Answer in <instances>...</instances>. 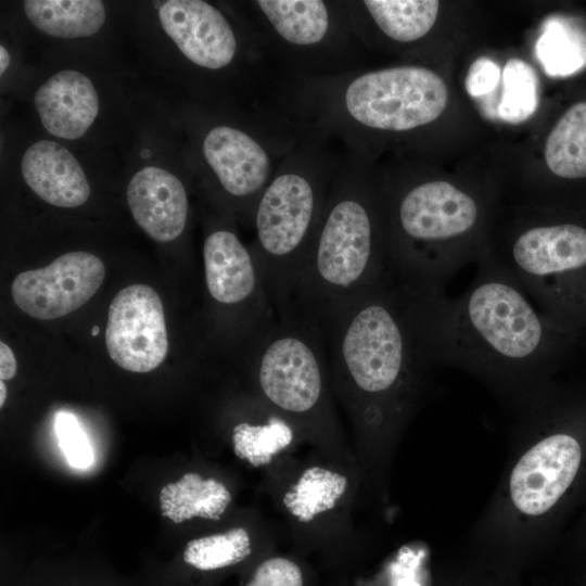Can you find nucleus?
Here are the masks:
<instances>
[{
	"label": "nucleus",
	"instance_id": "obj_2",
	"mask_svg": "<svg viewBox=\"0 0 586 586\" xmlns=\"http://www.w3.org/2000/svg\"><path fill=\"white\" fill-rule=\"evenodd\" d=\"M562 335L487 251L469 289L447 298L442 360L494 375L538 374L560 355Z\"/></svg>",
	"mask_w": 586,
	"mask_h": 586
},
{
	"label": "nucleus",
	"instance_id": "obj_7",
	"mask_svg": "<svg viewBox=\"0 0 586 586\" xmlns=\"http://www.w3.org/2000/svg\"><path fill=\"white\" fill-rule=\"evenodd\" d=\"M302 131L295 120L271 114L211 123L202 130L200 155L218 190L252 221L259 198Z\"/></svg>",
	"mask_w": 586,
	"mask_h": 586
},
{
	"label": "nucleus",
	"instance_id": "obj_28",
	"mask_svg": "<svg viewBox=\"0 0 586 586\" xmlns=\"http://www.w3.org/2000/svg\"><path fill=\"white\" fill-rule=\"evenodd\" d=\"M501 78L499 66L488 58L475 60L466 77L467 92L473 98L492 92Z\"/></svg>",
	"mask_w": 586,
	"mask_h": 586
},
{
	"label": "nucleus",
	"instance_id": "obj_29",
	"mask_svg": "<svg viewBox=\"0 0 586 586\" xmlns=\"http://www.w3.org/2000/svg\"><path fill=\"white\" fill-rule=\"evenodd\" d=\"M16 359L12 349L0 342V379L2 381L12 379L16 373Z\"/></svg>",
	"mask_w": 586,
	"mask_h": 586
},
{
	"label": "nucleus",
	"instance_id": "obj_17",
	"mask_svg": "<svg viewBox=\"0 0 586 586\" xmlns=\"http://www.w3.org/2000/svg\"><path fill=\"white\" fill-rule=\"evenodd\" d=\"M345 4L356 30L371 27L403 44L424 38L440 10L437 0H345Z\"/></svg>",
	"mask_w": 586,
	"mask_h": 586
},
{
	"label": "nucleus",
	"instance_id": "obj_4",
	"mask_svg": "<svg viewBox=\"0 0 586 586\" xmlns=\"http://www.w3.org/2000/svg\"><path fill=\"white\" fill-rule=\"evenodd\" d=\"M391 268L399 281L444 291L472 257L485 254L470 235L480 221L475 199L445 180H426L387 193Z\"/></svg>",
	"mask_w": 586,
	"mask_h": 586
},
{
	"label": "nucleus",
	"instance_id": "obj_1",
	"mask_svg": "<svg viewBox=\"0 0 586 586\" xmlns=\"http://www.w3.org/2000/svg\"><path fill=\"white\" fill-rule=\"evenodd\" d=\"M371 169L370 154L344 148L297 276L293 314L315 319L392 275L386 192Z\"/></svg>",
	"mask_w": 586,
	"mask_h": 586
},
{
	"label": "nucleus",
	"instance_id": "obj_26",
	"mask_svg": "<svg viewBox=\"0 0 586 586\" xmlns=\"http://www.w3.org/2000/svg\"><path fill=\"white\" fill-rule=\"evenodd\" d=\"M54 428L59 446L67 462L77 469L91 466L93 451L76 417L69 412H59Z\"/></svg>",
	"mask_w": 586,
	"mask_h": 586
},
{
	"label": "nucleus",
	"instance_id": "obj_5",
	"mask_svg": "<svg viewBox=\"0 0 586 586\" xmlns=\"http://www.w3.org/2000/svg\"><path fill=\"white\" fill-rule=\"evenodd\" d=\"M245 23L291 84L360 69L365 44L345 0H254Z\"/></svg>",
	"mask_w": 586,
	"mask_h": 586
},
{
	"label": "nucleus",
	"instance_id": "obj_9",
	"mask_svg": "<svg viewBox=\"0 0 586 586\" xmlns=\"http://www.w3.org/2000/svg\"><path fill=\"white\" fill-rule=\"evenodd\" d=\"M157 15L163 30L179 52L205 73L222 75L225 71L239 66L282 76L253 30L243 38L225 13L207 1H164Z\"/></svg>",
	"mask_w": 586,
	"mask_h": 586
},
{
	"label": "nucleus",
	"instance_id": "obj_27",
	"mask_svg": "<svg viewBox=\"0 0 586 586\" xmlns=\"http://www.w3.org/2000/svg\"><path fill=\"white\" fill-rule=\"evenodd\" d=\"M301 568L286 558L276 557L263 561L246 586H303Z\"/></svg>",
	"mask_w": 586,
	"mask_h": 586
},
{
	"label": "nucleus",
	"instance_id": "obj_23",
	"mask_svg": "<svg viewBox=\"0 0 586 586\" xmlns=\"http://www.w3.org/2000/svg\"><path fill=\"white\" fill-rule=\"evenodd\" d=\"M251 552L249 533L235 527L190 540L184 548L183 560L200 571H215L242 562Z\"/></svg>",
	"mask_w": 586,
	"mask_h": 586
},
{
	"label": "nucleus",
	"instance_id": "obj_3",
	"mask_svg": "<svg viewBox=\"0 0 586 586\" xmlns=\"http://www.w3.org/2000/svg\"><path fill=\"white\" fill-rule=\"evenodd\" d=\"M302 136L259 198L253 253L278 318L293 315L298 272L313 245L330 186L342 163L337 141L302 127Z\"/></svg>",
	"mask_w": 586,
	"mask_h": 586
},
{
	"label": "nucleus",
	"instance_id": "obj_6",
	"mask_svg": "<svg viewBox=\"0 0 586 586\" xmlns=\"http://www.w3.org/2000/svg\"><path fill=\"white\" fill-rule=\"evenodd\" d=\"M542 314L565 331L586 316V228L572 222L533 225L494 253Z\"/></svg>",
	"mask_w": 586,
	"mask_h": 586
},
{
	"label": "nucleus",
	"instance_id": "obj_25",
	"mask_svg": "<svg viewBox=\"0 0 586 586\" xmlns=\"http://www.w3.org/2000/svg\"><path fill=\"white\" fill-rule=\"evenodd\" d=\"M536 54L549 75H565L581 66L579 49L557 23H549L536 43Z\"/></svg>",
	"mask_w": 586,
	"mask_h": 586
},
{
	"label": "nucleus",
	"instance_id": "obj_31",
	"mask_svg": "<svg viewBox=\"0 0 586 586\" xmlns=\"http://www.w3.org/2000/svg\"><path fill=\"white\" fill-rule=\"evenodd\" d=\"M0 407H2L7 398V387L4 385V381L2 380H0Z\"/></svg>",
	"mask_w": 586,
	"mask_h": 586
},
{
	"label": "nucleus",
	"instance_id": "obj_20",
	"mask_svg": "<svg viewBox=\"0 0 586 586\" xmlns=\"http://www.w3.org/2000/svg\"><path fill=\"white\" fill-rule=\"evenodd\" d=\"M545 161L561 178L586 177V101L571 106L551 129L545 143Z\"/></svg>",
	"mask_w": 586,
	"mask_h": 586
},
{
	"label": "nucleus",
	"instance_id": "obj_15",
	"mask_svg": "<svg viewBox=\"0 0 586 586\" xmlns=\"http://www.w3.org/2000/svg\"><path fill=\"white\" fill-rule=\"evenodd\" d=\"M34 102L44 129L65 140L82 137L100 109L93 82L76 69H63L49 77L37 89Z\"/></svg>",
	"mask_w": 586,
	"mask_h": 586
},
{
	"label": "nucleus",
	"instance_id": "obj_11",
	"mask_svg": "<svg viewBox=\"0 0 586 586\" xmlns=\"http://www.w3.org/2000/svg\"><path fill=\"white\" fill-rule=\"evenodd\" d=\"M105 345L111 359L131 372H149L164 361L167 328L154 289L138 283L117 292L109 308Z\"/></svg>",
	"mask_w": 586,
	"mask_h": 586
},
{
	"label": "nucleus",
	"instance_id": "obj_16",
	"mask_svg": "<svg viewBox=\"0 0 586 586\" xmlns=\"http://www.w3.org/2000/svg\"><path fill=\"white\" fill-rule=\"evenodd\" d=\"M21 173L35 194L58 207L80 206L91 194L79 162L55 141L39 140L29 145L21 160Z\"/></svg>",
	"mask_w": 586,
	"mask_h": 586
},
{
	"label": "nucleus",
	"instance_id": "obj_10",
	"mask_svg": "<svg viewBox=\"0 0 586 586\" xmlns=\"http://www.w3.org/2000/svg\"><path fill=\"white\" fill-rule=\"evenodd\" d=\"M207 293L221 308L241 313L254 341L276 320L259 266L230 228L213 229L203 243Z\"/></svg>",
	"mask_w": 586,
	"mask_h": 586
},
{
	"label": "nucleus",
	"instance_id": "obj_22",
	"mask_svg": "<svg viewBox=\"0 0 586 586\" xmlns=\"http://www.w3.org/2000/svg\"><path fill=\"white\" fill-rule=\"evenodd\" d=\"M292 440V426L283 417L276 415L270 416L265 423L242 422L232 430L235 455L254 467L268 464Z\"/></svg>",
	"mask_w": 586,
	"mask_h": 586
},
{
	"label": "nucleus",
	"instance_id": "obj_24",
	"mask_svg": "<svg viewBox=\"0 0 586 586\" xmlns=\"http://www.w3.org/2000/svg\"><path fill=\"white\" fill-rule=\"evenodd\" d=\"M502 93L497 105V116L518 124L527 119L538 105V79L535 71L523 60L507 61L502 74Z\"/></svg>",
	"mask_w": 586,
	"mask_h": 586
},
{
	"label": "nucleus",
	"instance_id": "obj_19",
	"mask_svg": "<svg viewBox=\"0 0 586 586\" xmlns=\"http://www.w3.org/2000/svg\"><path fill=\"white\" fill-rule=\"evenodd\" d=\"M231 500L227 487L215 479L187 473L178 482L166 484L160 493L162 515L175 523L194 517L219 520Z\"/></svg>",
	"mask_w": 586,
	"mask_h": 586
},
{
	"label": "nucleus",
	"instance_id": "obj_12",
	"mask_svg": "<svg viewBox=\"0 0 586 586\" xmlns=\"http://www.w3.org/2000/svg\"><path fill=\"white\" fill-rule=\"evenodd\" d=\"M105 277L102 260L88 252L75 251L56 257L50 265L21 272L11 291L15 305L27 315L49 320L63 317L86 304Z\"/></svg>",
	"mask_w": 586,
	"mask_h": 586
},
{
	"label": "nucleus",
	"instance_id": "obj_21",
	"mask_svg": "<svg viewBox=\"0 0 586 586\" xmlns=\"http://www.w3.org/2000/svg\"><path fill=\"white\" fill-rule=\"evenodd\" d=\"M347 487L346 477L320 467L303 472L298 481L284 495L283 505L301 522H309L316 515L331 510Z\"/></svg>",
	"mask_w": 586,
	"mask_h": 586
},
{
	"label": "nucleus",
	"instance_id": "obj_8",
	"mask_svg": "<svg viewBox=\"0 0 586 586\" xmlns=\"http://www.w3.org/2000/svg\"><path fill=\"white\" fill-rule=\"evenodd\" d=\"M250 349L265 400L296 417L321 408L328 354L315 319L300 314L277 317Z\"/></svg>",
	"mask_w": 586,
	"mask_h": 586
},
{
	"label": "nucleus",
	"instance_id": "obj_13",
	"mask_svg": "<svg viewBox=\"0 0 586 586\" xmlns=\"http://www.w3.org/2000/svg\"><path fill=\"white\" fill-rule=\"evenodd\" d=\"M578 442L564 433L552 434L527 450L510 476L514 506L523 513L548 511L573 482L581 463Z\"/></svg>",
	"mask_w": 586,
	"mask_h": 586
},
{
	"label": "nucleus",
	"instance_id": "obj_30",
	"mask_svg": "<svg viewBox=\"0 0 586 586\" xmlns=\"http://www.w3.org/2000/svg\"><path fill=\"white\" fill-rule=\"evenodd\" d=\"M11 63V56L7 48L3 46L0 47V74L3 75V73L8 69L9 65Z\"/></svg>",
	"mask_w": 586,
	"mask_h": 586
},
{
	"label": "nucleus",
	"instance_id": "obj_14",
	"mask_svg": "<svg viewBox=\"0 0 586 586\" xmlns=\"http://www.w3.org/2000/svg\"><path fill=\"white\" fill-rule=\"evenodd\" d=\"M126 199L135 221L153 240L171 242L183 233L188 193L171 171L157 166L139 169L128 182Z\"/></svg>",
	"mask_w": 586,
	"mask_h": 586
},
{
	"label": "nucleus",
	"instance_id": "obj_18",
	"mask_svg": "<svg viewBox=\"0 0 586 586\" xmlns=\"http://www.w3.org/2000/svg\"><path fill=\"white\" fill-rule=\"evenodd\" d=\"M23 8L38 30L61 39L90 37L106 20L105 7L99 0H26Z\"/></svg>",
	"mask_w": 586,
	"mask_h": 586
},
{
	"label": "nucleus",
	"instance_id": "obj_32",
	"mask_svg": "<svg viewBox=\"0 0 586 586\" xmlns=\"http://www.w3.org/2000/svg\"><path fill=\"white\" fill-rule=\"evenodd\" d=\"M98 332H99V327H98V326H94V327L92 328V335L95 336V335L98 334Z\"/></svg>",
	"mask_w": 586,
	"mask_h": 586
}]
</instances>
